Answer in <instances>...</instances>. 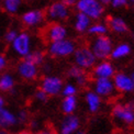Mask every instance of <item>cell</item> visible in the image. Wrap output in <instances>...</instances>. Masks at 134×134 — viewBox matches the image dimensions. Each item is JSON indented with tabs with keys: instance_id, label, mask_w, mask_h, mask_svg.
Wrapping results in <instances>:
<instances>
[{
	"instance_id": "cell-1",
	"label": "cell",
	"mask_w": 134,
	"mask_h": 134,
	"mask_svg": "<svg viewBox=\"0 0 134 134\" xmlns=\"http://www.w3.org/2000/svg\"><path fill=\"white\" fill-rule=\"evenodd\" d=\"M112 120L116 127H130L134 124L133 103H118L112 109Z\"/></svg>"
},
{
	"instance_id": "cell-2",
	"label": "cell",
	"mask_w": 134,
	"mask_h": 134,
	"mask_svg": "<svg viewBox=\"0 0 134 134\" xmlns=\"http://www.w3.org/2000/svg\"><path fill=\"white\" fill-rule=\"evenodd\" d=\"M74 8L78 12L88 15L92 21L101 20L105 12V7L99 0H77Z\"/></svg>"
},
{
	"instance_id": "cell-3",
	"label": "cell",
	"mask_w": 134,
	"mask_h": 134,
	"mask_svg": "<svg viewBox=\"0 0 134 134\" xmlns=\"http://www.w3.org/2000/svg\"><path fill=\"white\" fill-rule=\"evenodd\" d=\"M89 48L91 49V52L98 60L108 59L113 48V42L111 37L107 34L93 36V38L90 41V44H89Z\"/></svg>"
},
{
	"instance_id": "cell-4",
	"label": "cell",
	"mask_w": 134,
	"mask_h": 134,
	"mask_svg": "<svg viewBox=\"0 0 134 134\" xmlns=\"http://www.w3.org/2000/svg\"><path fill=\"white\" fill-rule=\"evenodd\" d=\"M77 45L76 42L66 37L63 40L51 42L47 46V53L54 58H65L69 57L75 52Z\"/></svg>"
},
{
	"instance_id": "cell-5",
	"label": "cell",
	"mask_w": 134,
	"mask_h": 134,
	"mask_svg": "<svg viewBox=\"0 0 134 134\" xmlns=\"http://www.w3.org/2000/svg\"><path fill=\"white\" fill-rule=\"evenodd\" d=\"M71 10L62 0H55L48 4L45 11V18L49 22H64L69 19Z\"/></svg>"
},
{
	"instance_id": "cell-6",
	"label": "cell",
	"mask_w": 134,
	"mask_h": 134,
	"mask_svg": "<svg viewBox=\"0 0 134 134\" xmlns=\"http://www.w3.org/2000/svg\"><path fill=\"white\" fill-rule=\"evenodd\" d=\"M11 45V49L12 52L21 58H24L27 54H29L33 49V38L32 35L29 32L22 31L19 32L18 35L12 41Z\"/></svg>"
},
{
	"instance_id": "cell-7",
	"label": "cell",
	"mask_w": 134,
	"mask_h": 134,
	"mask_svg": "<svg viewBox=\"0 0 134 134\" xmlns=\"http://www.w3.org/2000/svg\"><path fill=\"white\" fill-rule=\"evenodd\" d=\"M72 57H74V63L75 65L79 66L80 68L89 70L94 66L97 63V58L91 52L89 46H79L76 47L75 52L72 53Z\"/></svg>"
},
{
	"instance_id": "cell-8",
	"label": "cell",
	"mask_w": 134,
	"mask_h": 134,
	"mask_svg": "<svg viewBox=\"0 0 134 134\" xmlns=\"http://www.w3.org/2000/svg\"><path fill=\"white\" fill-rule=\"evenodd\" d=\"M68 27L63 22H51L44 31V37L48 43L66 38L68 37Z\"/></svg>"
},
{
	"instance_id": "cell-9",
	"label": "cell",
	"mask_w": 134,
	"mask_h": 134,
	"mask_svg": "<svg viewBox=\"0 0 134 134\" xmlns=\"http://www.w3.org/2000/svg\"><path fill=\"white\" fill-rule=\"evenodd\" d=\"M92 90L101 98H112L116 94V89L113 85L112 78H94Z\"/></svg>"
},
{
	"instance_id": "cell-10",
	"label": "cell",
	"mask_w": 134,
	"mask_h": 134,
	"mask_svg": "<svg viewBox=\"0 0 134 134\" xmlns=\"http://www.w3.org/2000/svg\"><path fill=\"white\" fill-rule=\"evenodd\" d=\"M64 81L60 77L47 75L41 80V89L47 93V96H57L62 92Z\"/></svg>"
},
{
	"instance_id": "cell-11",
	"label": "cell",
	"mask_w": 134,
	"mask_h": 134,
	"mask_svg": "<svg viewBox=\"0 0 134 134\" xmlns=\"http://www.w3.org/2000/svg\"><path fill=\"white\" fill-rule=\"evenodd\" d=\"M45 11L41 9H32L27 10L22 13L21 22L26 27H37L45 21Z\"/></svg>"
},
{
	"instance_id": "cell-12",
	"label": "cell",
	"mask_w": 134,
	"mask_h": 134,
	"mask_svg": "<svg viewBox=\"0 0 134 134\" xmlns=\"http://www.w3.org/2000/svg\"><path fill=\"white\" fill-rule=\"evenodd\" d=\"M16 74L23 80H34L38 75V66L29 59L23 58L16 65Z\"/></svg>"
},
{
	"instance_id": "cell-13",
	"label": "cell",
	"mask_w": 134,
	"mask_h": 134,
	"mask_svg": "<svg viewBox=\"0 0 134 134\" xmlns=\"http://www.w3.org/2000/svg\"><path fill=\"white\" fill-rule=\"evenodd\" d=\"M112 81L116 91L122 93H130L134 91V81L131 75L126 74V72H115L112 77Z\"/></svg>"
},
{
	"instance_id": "cell-14",
	"label": "cell",
	"mask_w": 134,
	"mask_h": 134,
	"mask_svg": "<svg viewBox=\"0 0 134 134\" xmlns=\"http://www.w3.org/2000/svg\"><path fill=\"white\" fill-rule=\"evenodd\" d=\"M80 127V119L77 115L65 114L63 120L59 122L57 134H74Z\"/></svg>"
},
{
	"instance_id": "cell-15",
	"label": "cell",
	"mask_w": 134,
	"mask_h": 134,
	"mask_svg": "<svg viewBox=\"0 0 134 134\" xmlns=\"http://www.w3.org/2000/svg\"><path fill=\"white\" fill-rule=\"evenodd\" d=\"M91 69L93 78H112L115 74L114 65L108 59L97 60Z\"/></svg>"
},
{
	"instance_id": "cell-16",
	"label": "cell",
	"mask_w": 134,
	"mask_h": 134,
	"mask_svg": "<svg viewBox=\"0 0 134 134\" xmlns=\"http://www.w3.org/2000/svg\"><path fill=\"white\" fill-rule=\"evenodd\" d=\"M18 119H16V114L11 111L10 109L3 107L0 109V129L3 130H10L18 124Z\"/></svg>"
},
{
	"instance_id": "cell-17",
	"label": "cell",
	"mask_w": 134,
	"mask_h": 134,
	"mask_svg": "<svg viewBox=\"0 0 134 134\" xmlns=\"http://www.w3.org/2000/svg\"><path fill=\"white\" fill-rule=\"evenodd\" d=\"M92 23V20L89 18L88 15H86L82 12H77L74 14V19H72V27L74 30L79 33V34H83L87 33L89 26Z\"/></svg>"
},
{
	"instance_id": "cell-18",
	"label": "cell",
	"mask_w": 134,
	"mask_h": 134,
	"mask_svg": "<svg viewBox=\"0 0 134 134\" xmlns=\"http://www.w3.org/2000/svg\"><path fill=\"white\" fill-rule=\"evenodd\" d=\"M85 102L90 113H97L102 107V98L93 90H89L85 94Z\"/></svg>"
},
{
	"instance_id": "cell-19",
	"label": "cell",
	"mask_w": 134,
	"mask_h": 134,
	"mask_svg": "<svg viewBox=\"0 0 134 134\" xmlns=\"http://www.w3.org/2000/svg\"><path fill=\"white\" fill-rule=\"evenodd\" d=\"M67 75H68L71 79H74L76 81V85H78V86H85L88 82V76L86 74V70L80 68V67L77 65L70 66L68 68V71H67Z\"/></svg>"
},
{
	"instance_id": "cell-20",
	"label": "cell",
	"mask_w": 134,
	"mask_h": 134,
	"mask_svg": "<svg viewBox=\"0 0 134 134\" xmlns=\"http://www.w3.org/2000/svg\"><path fill=\"white\" fill-rule=\"evenodd\" d=\"M108 27L109 29L116 33V34H125L129 31V26H127L126 22L121 18V16H110L108 19Z\"/></svg>"
},
{
	"instance_id": "cell-21",
	"label": "cell",
	"mask_w": 134,
	"mask_h": 134,
	"mask_svg": "<svg viewBox=\"0 0 134 134\" xmlns=\"http://www.w3.org/2000/svg\"><path fill=\"white\" fill-rule=\"evenodd\" d=\"M15 86V78L11 72L0 74V92L11 91Z\"/></svg>"
},
{
	"instance_id": "cell-22",
	"label": "cell",
	"mask_w": 134,
	"mask_h": 134,
	"mask_svg": "<svg viewBox=\"0 0 134 134\" xmlns=\"http://www.w3.org/2000/svg\"><path fill=\"white\" fill-rule=\"evenodd\" d=\"M131 54V46L127 43H120L118 45H113V48L111 51L110 57L113 59H122L127 57Z\"/></svg>"
},
{
	"instance_id": "cell-23",
	"label": "cell",
	"mask_w": 134,
	"mask_h": 134,
	"mask_svg": "<svg viewBox=\"0 0 134 134\" xmlns=\"http://www.w3.org/2000/svg\"><path fill=\"white\" fill-rule=\"evenodd\" d=\"M77 105L78 101L76 96H67L64 97L62 104H60V109L64 114H72L77 110Z\"/></svg>"
},
{
	"instance_id": "cell-24",
	"label": "cell",
	"mask_w": 134,
	"mask_h": 134,
	"mask_svg": "<svg viewBox=\"0 0 134 134\" xmlns=\"http://www.w3.org/2000/svg\"><path fill=\"white\" fill-rule=\"evenodd\" d=\"M109 31V27H108V24L104 23L102 21H96V22H92L89 26V29L87 31V33L90 36H99V35H104L107 34Z\"/></svg>"
},
{
	"instance_id": "cell-25",
	"label": "cell",
	"mask_w": 134,
	"mask_h": 134,
	"mask_svg": "<svg viewBox=\"0 0 134 134\" xmlns=\"http://www.w3.org/2000/svg\"><path fill=\"white\" fill-rule=\"evenodd\" d=\"M23 0H1V7L8 14H16Z\"/></svg>"
},
{
	"instance_id": "cell-26",
	"label": "cell",
	"mask_w": 134,
	"mask_h": 134,
	"mask_svg": "<svg viewBox=\"0 0 134 134\" xmlns=\"http://www.w3.org/2000/svg\"><path fill=\"white\" fill-rule=\"evenodd\" d=\"M24 58L29 59L30 62L34 63L37 66H40L45 62V54H44L42 51H40V49H32Z\"/></svg>"
},
{
	"instance_id": "cell-27",
	"label": "cell",
	"mask_w": 134,
	"mask_h": 134,
	"mask_svg": "<svg viewBox=\"0 0 134 134\" xmlns=\"http://www.w3.org/2000/svg\"><path fill=\"white\" fill-rule=\"evenodd\" d=\"M78 91V88H77V85L75 83H71V82H68L66 85L63 86L62 88V93L64 97H67V96H76V93Z\"/></svg>"
},
{
	"instance_id": "cell-28",
	"label": "cell",
	"mask_w": 134,
	"mask_h": 134,
	"mask_svg": "<svg viewBox=\"0 0 134 134\" xmlns=\"http://www.w3.org/2000/svg\"><path fill=\"white\" fill-rule=\"evenodd\" d=\"M18 31H16L15 29H9L4 32V34L2 35L1 38H3V41L7 43V44H11L12 43V41L15 38V36L18 35Z\"/></svg>"
},
{
	"instance_id": "cell-29",
	"label": "cell",
	"mask_w": 134,
	"mask_h": 134,
	"mask_svg": "<svg viewBox=\"0 0 134 134\" xmlns=\"http://www.w3.org/2000/svg\"><path fill=\"white\" fill-rule=\"evenodd\" d=\"M16 119H18L19 123H25V122L29 120V112L26 110H20L18 113H16Z\"/></svg>"
},
{
	"instance_id": "cell-30",
	"label": "cell",
	"mask_w": 134,
	"mask_h": 134,
	"mask_svg": "<svg viewBox=\"0 0 134 134\" xmlns=\"http://www.w3.org/2000/svg\"><path fill=\"white\" fill-rule=\"evenodd\" d=\"M34 97H35V100H36V101H38V102H46L47 98H48L47 93L44 92L42 89H38V90L35 92Z\"/></svg>"
},
{
	"instance_id": "cell-31",
	"label": "cell",
	"mask_w": 134,
	"mask_h": 134,
	"mask_svg": "<svg viewBox=\"0 0 134 134\" xmlns=\"http://www.w3.org/2000/svg\"><path fill=\"white\" fill-rule=\"evenodd\" d=\"M129 4L127 0H112L110 3V5L114 9H121V8H124Z\"/></svg>"
},
{
	"instance_id": "cell-32",
	"label": "cell",
	"mask_w": 134,
	"mask_h": 134,
	"mask_svg": "<svg viewBox=\"0 0 134 134\" xmlns=\"http://www.w3.org/2000/svg\"><path fill=\"white\" fill-rule=\"evenodd\" d=\"M7 65H8V59L5 57V55L0 53V74L5 69Z\"/></svg>"
},
{
	"instance_id": "cell-33",
	"label": "cell",
	"mask_w": 134,
	"mask_h": 134,
	"mask_svg": "<svg viewBox=\"0 0 134 134\" xmlns=\"http://www.w3.org/2000/svg\"><path fill=\"white\" fill-rule=\"evenodd\" d=\"M62 1H63L66 5H68L69 8H74L75 4H76V2H77V0H62Z\"/></svg>"
},
{
	"instance_id": "cell-34",
	"label": "cell",
	"mask_w": 134,
	"mask_h": 134,
	"mask_svg": "<svg viewBox=\"0 0 134 134\" xmlns=\"http://www.w3.org/2000/svg\"><path fill=\"white\" fill-rule=\"evenodd\" d=\"M5 105V99L2 96V92H0V109H2Z\"/></svg>"
},
{
	"instance_id": "cell-35",
	"label": "cell",
	"mask_w": 134,
	"mask_h": 134,
	"mask_svg": "<svg viewBox=\"0 0 134 134\" xmlns=\"http://www.w3.org/2000/svg\"><path fill=\"white\" fill-rule=\"evenodd\" d=\"M33 134H54V133L51 130H41V131H37Z\"/></svg>"
},
{
	"instance_id": "cell-36",
	"label": "cell",
	"mask_w": 134,
	"mask_h": 134,
	"mask_svg": "<svg viewBox=\"0 0 134 134\" xmlns=\"http://www.w3.org/2000/svg\"><path fill=\"white\" fill-rule=\"evenodd\" d=\"M37 125H38V122H37L36 120L31 121V127H32V129H36Z\"/></svg>"
},
{
	"instance_id": "cell-37",
	"label": "cell",
	"mask_w": 134,
	"mask_h": 134,
	"mask_svg": "<svg viewBox=\"0 0 134 134\" xmlns=\"http://www.w3.org/2000/svg\"><path fill=\"white\" fill-rule=\"evenodd\" d=\"M99 1L105 7V5H110V3H111V1H112V0H99Z\"/></svg>"
},
{
	"instance_id": "cell-38",
	"label": "cell",
	"mask_w": 134,
	"mask_h": 134,
	"mask_svg": "<svg viewBox=\"0 0 134 134\" xmlns=\"http://www.w3.org/2000/svg\"><path fill=\"white\" fill-rule=\"evenodd\" d=\"M74 134H88L86 131H82V130H77Z\"/></svg>"
},
{
	"instance_id": "cell-39",
	"label": "cell",
	"mask_w": 134,
	"mask_h": 134,
	"mask_svg": "<svg viewBox=\"0 0 134 134\" xmlns=\"http://www.w3.org/2000/svg\"><path fill=\"white\" fill-rule=\"evenodd\" d=\"M16 134H31V132H29V131H20V132H18Z\"/></svg>"
},
{
	"instance_id": "cell-40",
	"label": "cell",
	"mask_w": 134,
	"mask_h": 134,
	"mask_svg": "<svg viewBox=\"0 0 134 134\" xmlns=\"http://www.w3.org/2000/svg\"><path fill=\"white\" fill-rule=\"evenodd\" d=\"M0 134H9L8 130H3V129H0Z\"/></svg>"
},
{
	"instance_id": "cell-41",
	"label": "cell",
	"mask_w": 134,
	"mask_h": 134,
	"mask_svg": "<svg viewBox=\"0 0 134 134\" xmlns=\"http://www.w3.org/2000/svg\"><path fill=\"white\" fill-rule=\"evenodd\" d=\"M127 2L129 4H134V0H127Z\"/></svg>"
},
{
	"instance_id": "cell-42",
	"label": "cell",
	"mask_w": 134,
	"mask_h": 134,
	"mask_svg": "<svg viewBox=\"0 0 134 134\" xmlns=\"http://www.w3.org/2000/svg\"><path fill=\"white\" fill-rule=\"evenodd\" d=\"M131 77H132V79H133V81H134V70L132 71V74H131Z\"/></svg>"
},
{
	"instance_id": "cell-43",
	"label": "cell",
	"mask_w": 134,
	"mask_h": 134,
	"mask_svg": "<svg viewBox=\"0 0 134 134\" xmlns=\"http://www.w3.org/2000/svg\"><path fill=\"white\" fill-rule=\"evenodd\" d=\"M1 37H2V35H1V31H0V40H1Z\"/></svg>"
},
{
	"instance_id": "cell-44",
	"label": "cell",
	"mask_w": 134,
	"mask_h": 134,
	"mask_svg": "<svg viewBox=\"0 0 134 134\" xmlns=\"http://www.w3.org/2000/svg\"><path fill=\"white\" fill-rule=\"evenodd\" d=\"M0 8H1V0H0Z\"/></svg>"
},
{
	"instance_id": "cell-45",
	"label": "cell",
	"mask_w": 134,
	"mask_h": 134,
	"mask_svg": "<svg viewBox=\"0 0 134 134\" xmlns=\"http://www.w3.org/2000/svg\"><path fill=\"white\" fill-rule=\"evenodd\" d=\"M133 107H134V104H133Z\"/></svg>"
}]
</instances>
